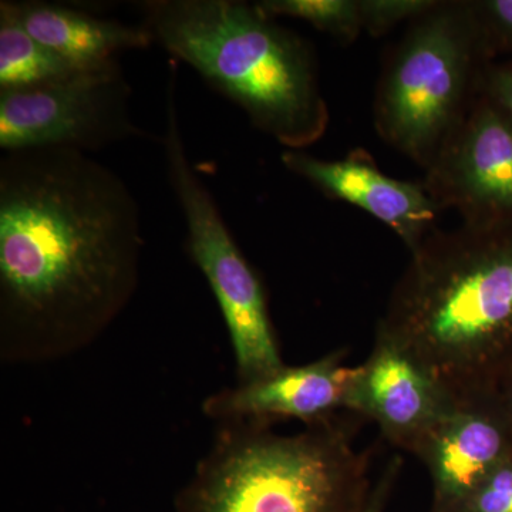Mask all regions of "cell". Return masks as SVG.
Listing matches in <instances>:
<instances>
[{
  "label": "cell",
  "instance_id": "1",
  "mask_svg": "<svg viewBox=\"0 0 512 512\" xmlns=\"http://www.w3.org/2000/svg\"><path fill=\"white\" fill-rule=\"evenodd\" d=\"M140 208L119 174L83 151L39 148L0 160V359L76 355L136 293Z\"/></svg>",
  "mask_w": 512,
  "mask_h": 512
},
{
  "label": "cell",
  "instance_id": "2",
  "mask_svg": "<svg viewBox=\"0 0 512 512\" xmlns=\"http://www.w3.org/2000/svg\"><path fill=\"white\" fill-rule=\"evenodd\" d=\"M410 254L377 329L454 396L497 389L512 367V231L434 229Z\"/></svg>",
  "mask_w": 512,
  "mask_h": 512
},
{
  "label": "cell",
  "instance_id": "3",
  "mask_svg": "<svg viewBox=\"0 0 512 512\" xmlns=\"http://www.w3.org/2000/svg\"><path fill=\"white\" fill-rule=\"evenodd\" d=\"M154 42L191 66L289 150L323 137L329 109L311 46L258 6L238 0H146Z\"/></svg>",
  "mask_w": 512,
  "mask_h": 512
},
{
  "label": "cell",
  "instance_id": "4",
  "mask_svg": "<svg viewBox=\"0 0 512 512\" xmlns=\"http://www.w3.org/2000/svg\"><path fill=\"white\" fill-rule=\"evenodd\" d=\"M342 414L295 434L259 421L218 423L177 512H362L370 453L357 450L356 424Z\"/></svg>",
  "mask_w": 512,
  "mask_h": 512
},
{
  "label": "cell",
  "instance_id": "5",
  "mask_svg": "<svg viewBox=\"0 0 512 512\" xmlns=\"http://www.w3.org/2000/svg\"><path fill=\"white\" fill-rule=\"evenodd\" d=\"M493 63L471 2H439L410 23L377 84L373 117L389 146L427 170Z\"/></svg>",
  "mask_w": 512,
  "mask_h": 512
},
{
  "label": "cell",
  "instance_id": "6",
  "mask_svg": "<svg viewBox=\"0 0 512 512\" xmlns=\"http://www.w3.org/2000/svg\"><path fill=\"white\" fill-rule=\"evenodd\" d=\"M163 148L168 181L187 228V247L214 293L227 326L238 383L254 382L285 366L261 278L222 217L210 188L188 157L177 107V72L170 67Z\"/></svg>",
  "mask_w": 512,
  "mask_h": 512
},
{
  "label": "cell",
  "instance_id": "7",
  "mask_svg": "<svg viewBox=\"0 0 512 512\" xmlns=\"http://www.w3.org/2000/svg\"><path fill=\"white\" fill-rule=\"evenodd\" d=\"M131 87L119 59L33 89L0 92L3 153L70 148L90 154L143 136L131 120Z\"/></svg>",
  "mask_w": 512,
  "mask_h": 512
},
{
  "label": "cell",
  "instance_id": "8",
  "mask_svg": "<svg viewBox=\"0 0 512 512\" xmlns=\"http://www.w3.org/2000/svg\"><path fill=\"white\" fill-rule=\"evenodd\" d=\"M423 185L466 227L512 231L511 114L481 90L427 168Z\"/></svg>",
  "mask_w": 512,
  "mask_h": 512
},
{
  "label": "cell",
  "instance_id": "9",
  "mask_svg": "<svg viewBox=\"0 0 512 512\" xmlns=\"http://www.w3.org/2000/svg\"><path fill=\"white\" fill-rule=\"evenodd\" d=\"M412 454L429 470V512H461L485 478L512 457V426L498 389L456 396Z\"/></svg>",
  "mask_w": 512,
  "mask_h": 512
},
{
  "label": "cell",
  "instance_id": "10",
  "mask_svg": "<svg viewBox=\"0 0 512 512\" xmlns=\"http://www.w3.org/2000/svg\"><path fill=\"white\" fill-rule=\"evenodd\" d=\"M454 400L420 360L376 329L372 352L356 366L346 413L375 421L384 439L413 453Z\"/></svg>",
  "mask_w": 512,
  "mask_h": 512
},
{
  "label": "cell",
  "instance_id": "11",
  "mask_svg": "<svg viewBox=\"0 0 512 512\" xmlns=\"http://www.w3.org/2000/svg\"><path fill=\"white\" fill-rule=\"evenodd\" d=\"M345 350L301 366H284L272 375L212 393L201 404L208 419L276 424L299 420L305 426L346 413L356 366H346Z\"/></svg>",
  "mask_w": 512,
  "mask_h": 512
},
{
  "label": "cell",
  "instance_id": "12",
  "mask_svg": "<svg viewBox=\"0 0 512 512\" xmlns=\"http://www.w3.org/2000/svg\"><path fill=\"white\" fill-rule=\"evenodd\" d=\"M282 164L326 197L345 201L387 225L410 252L434 231L440 205L423 184L397 180L380 171L372 154L355 148L342 160H320L288 150Z\"/></svg>",
  "mask_w": 512,
  "mask_h": 512
},
{
  "label": "cell",
  "instance_id": "13",
  "mask_svg": "<svg viewBox=\"0 0 512 512\" xmlns=\"http://www.w3.org/2000/svg\"><path fill=\"white\" fill-rule=\"evenodd\" d=\"M5 2L30 36L77 67L99 66L119 59L121 52L147 49L154 42L144 25H127L43 0Z\"/></svg>",
  "mask_w": 512,
  "mask_h": 512
},
{
  "label": "cell",
  "instance_id": "14",
  "mask_svg": "<svg viewBox=\"0 0 512 512\" xmlns=\"http://www.w3.org/2000/svg\"><path fill=\"white\" fill-rule=\"evenodd\" d=\"M83 67L37 42L16 19L5 0L0 2V92L33 89L57 82Z\"/></svg>",
  "mask_w": 512,
  "mask_h": 512
},
{
  "label": "cell",
  "instance_id": "15",
  "mask_svg": "<svg viewBox=\"0 0 512 512\" xmlns=\"http://www.w3.org/2000/svg\"><path fill=\"white\" fill-rule=\"evenodd\" d=\"M255 5L271 18L303 20L343 42L363 32L359 0H261Z\"/></svg>",
  "mask_w": 512,
  "mask_h": 512
},
{
  "label": "cell",
  "instance_id": "16",
  "mask_svg": "<svg viewBox=\"0 0 512 512\" xmlns=\"http://www.w3.org/2000/svg\"><path fill=\"white\" fill-rule=\"evenodd\" d=\"M493 62L512 59V0H470Z\"/></svg>",
  "mask_w": 512,
  "mask_h": 512
},
{
  "label": "cell",
  "instance_id": "17",
  "mask_svg": "<svg viewBox=\"0 0 512 512\" xmlns=\"http://www.w3.org/2000/svg\"><path fill=\"white\" fill-rule=\"evenodd\" d=\"M439 0H359L363 30L383 36L400 23L414 22L436 8Z\"/></svg>",
  "mask_w": 512,
  "mask_h": 512
},
{
  "label": "cell",
  "instance_id": "18",
  "mask_svg": "<svg viewBox=\"0 0 512 512\" xmlns=\"http://www.w3.org/2000/svg\"><path fill=\"white\" fill-rule=\"evenodd\" d=\"M461 512H512V457L485 478Z\"/></svg>",
  "mask_w": 512,
  "mask_h": 512
},
{
  "label": "cell",
  "instance_id": "19",
  "mask_svg": "<svg viewBox=\"0 0 512 512\" xmlns=\"http://www.w3.org/2000/svg\"><path fill=\"white\" fill-rule=\"evenodd\" d=\"M481 90L512 116V59L497 60L485 69Z\"/></svg>",
  "mask_w": 512,
  "mask_h": 512
},
{
  "label": "cell",
  "instance_id": "20",
  "mask_svg": "<svg viewBox=\"0 0 512 512\" xmlns=\"http://www.w3.org/2000/svg\"><path fill=\"white\" fill-rule=\"evenodd\" d=\"M400 467H402V460L399 457L394 458L370 491L362 512H384L386 510L387 501H389L396 478L399 476Z\"/></svg>",
  "mask_w": 512,
  "mask_h": 512
},
{
  "label": "cell",
  "instance_id": "21",
  "mask_svg": "<svg viewBox=\"0 0 512 512\" xmlns=\"http://www.w3.org/2000/svg\"><path fill=\"white\" fill-rule=\"evenodd\" d=\"M498 393H500L501 402H503V406L505 409V413H507L508 419H510V423L512 426V367L505 373L501 382L498 383Z\"/></svg>",
  "mask_w": 512,
  "mask_h": 512
}]
</instances>
